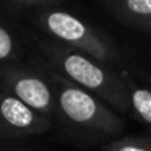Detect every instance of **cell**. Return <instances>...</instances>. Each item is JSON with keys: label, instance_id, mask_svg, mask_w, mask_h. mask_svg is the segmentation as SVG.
Listing matches in <instances>:
<instances>
[{"label": "cell", "instance_id": "obj_9", "mask_svg": "<svg viewBox=\"0 0 151 151\" xmlns=\"http://www.w3.org/2000/svg\"><path fill=\"white\" fill-rule=\"evenodd\" d=\"M0 151H8V150H0Z\"/></svg>", "mask_w": 151, "mask_h": 151}, {"label": "cell", "instance_id": "obj_3", "mask_svg": "<svg viewBox=\"0 0 151 151\" xmlns=\"http://www.w3.org/2000/svg\"><path fill=\"white\" fill-rule=\"evenodd\" d=\"M46 26L54 37L65 42L68 47L93 57L111 68L122 70L128 65L125 54L114 39L73 15L52 12L46 18Z\"/></svg>", "mask_w": 151, "mask_h": 151}, {"label": "cell", "instance_id": "obj_5", "mask_svg": "<svg viewBox=\"0 0 151 151\" xmlns=\"http://www.w3.org/2000/svg\"><path fill=\"white\" fill-rule=\"evenodd\" d=\"M8 89L20 101L55 124V89L52 80L36 73H15L8 80Z\"/></svg>", "mask_w": 151, "mask_h": 151}, {"label": "cell", "instance_id": "obj_8", "mask_svg": "<svg viewBox=\"0 0 151 151\" xmlns=\"http://www.w3.org/2000/svg\"><path fill=\"white\" fill-rule=\"evenodd\" d=\"M12 50H13V41H12V36L0 26V60L10 57Z\"/></svg>", "mask_w": 151, "mask_h": 151}, {"label": "cell", "instance_id": "obj_1", "mask_svg": "<svg viewBox=\"0 0 151 151\" xmlns=\"http://www.w3.org/2000/svg\"><path fill=\"white\" fill-rule=\"evenodd\" d=\"M50 80L55 89V122L78 148H101L125 133L127 119L102 99L59 73Z\"/></svg>", "mask_w": 151, "mask_h": 151}, {"label": "cell", "instance_id": "obj_6", "mask_svg": "<svg viewBox=\"0 0 151 151\" xmlns=\"http://www.w3.org/2000/svg\"><path fill=\"white\" fill-rule=\"evenodd\" d=\"M128 91L132 120L141 124L151 135V76L128 63L120 70Z\"/></svg>", "mask_w": 151, "mask_h": 151}, {"label": "cell", "instance_id": "obj_4", "mask_svg": "<svg viewBox=\"0 0 151 151\" xmlns=\"http://www.w3.org/2000/svg\"><path fill=\"white\" fill-rule=\"evenodd\" d=\"M52 127L54 122L50 119L41 115L12 93L0 96V133L26 138L44 135Z\"/></svg>", "mask_w": 151, "mask_h": 151}, {"label": "cell", "instance_id": "obj_7", "mask_svg": "<svg viewBox=\"0 0 151 151\" xmlns=\"http://www.w3.org/2000/svg\"><path fill=\"white\" fill-rule=\"evenodd\" d=\"M99 151H151V135H122L102 145Z\"/></svg>", "mask_w": 151, "mask_h": 151}, {"label": "cell", "instance_id": "obj_2", "mask_svg": "<svg viewBox=\"0 0 151 151\" xmlns=\"http://www.w3.org/2000/svg\"><path fill=\"white\" fill-rule=\"evenodd\" d=\"M50 55L60 76L98 96L109 107L132 120L128 91L120 70L111 68L68 46L54 47Z\"/></svg>", "mask_w": 151, "mask_h": 151}]
</instances>
